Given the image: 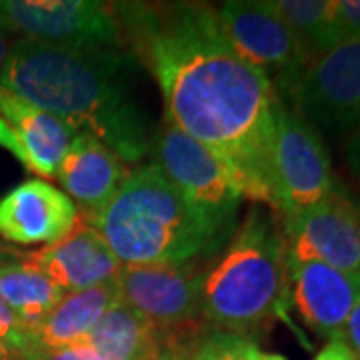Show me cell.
I'll return each instance as SVG.
<instances>
[{"mask_svg": "<svg viewBox=\"0 0 360 360\" xmlns=\"http://www.w3.org/2000/svg\"><path fill=\"white\" fill-rule=\"evenodd\" d=\"M155 158L156 167L202 219L220 234L231 229L240 193L206 146L167 122L156 139Z\"/></svg>", "mask_w": 360, "mask_h": 360, "instance_id": "9c48e42d", "label": "cell"}, {"mask_svg": "<svg viewBox=\"0 0 360 360\" xmlns=\"http://www.w3.org/2000/svg\"><path fill=\"white\" fill-rule=\"evenodd\" d=\"M116 302H120L116 281L66 292L46 314V319L40 322L39 328L30 335L32 356L37 352H49L86 342L90 330Z\"/></svg>", "mask_w": 360, "mask_h": 360, "instance_id": "e0dca14e", "label": "cell"}, {"mask_svg": "<svg viewBox=\"0 0 360 360\" xmlns=\"http://www.w3.org/2000/svg\"><path fill=\"white\" fill-rule=\"evenodd\" d=\"M86 345L104 360H158L167 352L162 333L122 302L104 312Z\"/></svg>", "mask_w": 360, "mask_h": 360, "instance_id": "ac0fdd59", "label": "cell"}, {"mask_svg": "<svg viewBox=\"0 0 360 360\" xmlns=\"http://www.w3.org/2000/svg\"><path fill=\"white\" fill-rule=\"evenodd\" d=\"M360 37V0H335L330 18V46Z\"/></svg>", "mask_w": 360, "mask_h": 360, "instance_id": "7402d4cb", "label": "cell"}, {"mask_svg": "<svg viewBox=\"0 0 360 360\" xmlns=\"http://www.w3.org/2000/svg\"><path fill=\"white\" fill-rule=\"evenodd\" d=\"M252 360H288V359H284L283 354H274V352H264V350H260V348L257 347V350H255V356H252Z\"/></svg>", "mask_w": 360, "mask_h": 360, "instance_id": "d6a6232c", "label": "cell"}, {"mask_svg": "<svg viewBox=\"0 0 360 360\" xmlns=\"http://www.w3.org/2000/svg\"><path fill=\"white\" fill-rule=\"evenodd\" d=\"M0 340L8 342L11 347L25 352L28 360L32 359V340L30 333L20 324L8 304L0 298Z\"/></svg>", "mask_w": 360, "mask_h": 360, "instance_id": "603a6c76", "label": "cell"}, {"mask_svg": "<svg viewBox=\"0 0 360 360\" xmlns=\"http://www.w3.org/2000/svg\"><path fill=\"white\" fill-rule=\"evenodd\" d=\"M65 295L58 284L25 262V258L0 266V298L30 335Z\"/></svg>", "mask_w": 360, "mask_h": 360, "instance_id": "d6986e66", "label": "cell"}, {"mask_svg": "<svg viewBox=\"0 0 360 360\" xmlns=\"http://www.w3.org/2000/svg\"><path fill=\"white\" fill-rule=\"evenodd\" d=\"M335 184L319 130L281 103L272 144V210L286 222L319 205Z\"/></svg>", "mask_w": 360, "mask_h": 360, "instance_id": "5b68a950", "label": "cell"}, {"mask_svg": "<svg viewBox=\"0 0 360 360\" xmlns=\"http://www.w3.org/2000/svg\"><path fill=\"white\" fill-rule=\"evenodd\" d=\"M0 28L26 40L70 49L118 51L122 44L112 6L96 0H0Z\"/></svg>", "mask_w": 360, "mask_h": 360, "instance_id": "ba28073f", "label": "cell"}, {"mask_svg": "<svg viewBox=\"0 0 360 360\" xmlns=\"http://www.w3.org/2000/svg\"><path fill=\"white\" fill-rule=\"evenodd\" d=\"M314 360H356V356L352 354V350L342 338H333L322 347Z\"/></svg>", "mask_w": 360, "mask_h": 360, "instance_id": "484cf974", "label": "cell"}, {"mask_svg": "<svg viewBox=\"0 0 360 360\" xmlns=\"http://www.w3.org/2000/svg\"><path fill=\"white\" fill-rule=\"evenodd\" d=\"M342 340L347 342L348 348L352 350V354L360 360V296L354 304V309L348 316L347 324H345V330H342Z\"/></svg>", "mask_w": 360, "mask_h": 360, "instance_id": "d4e9b609", "label": "cell"}, {"mask_svg": "<svg viewBox=\"0 0 360 360\" xmlns=\"http://www.w3.org/2000/svg\"><path fill=\"white\" fill-rule=\"evenodd\" d=\"M78 219L77 205L46 180H25L0 196V236L14 245H54L72 232Z\"/></svg>", "mask_w": 360, "mask_h": 360, "instance_id": "4fadbf2b", "label": "cell"}, {"mask_svg": "<svg viewBox=\"0 0 360 360\" xmlns=\"http://www.w3.org/2000/svg\"><path fill=\"white\" fill-rule=\"evenodd\" d=\"M22 258H25V255H18V252H14V250H8V248H0V266L13 264V262L22 260Z\"/></svg>", "mask_w": 360, "mask_h": 360, "instance_id": "f546056e", "label": "cell"}, {"mask_svg": "<svg viewBox=\"0 0 360 360\" xmlns=\"http://www.w3.org/2000/svg\"><path fill=\"white\" fill-rule=\"evenodd\" d=\"M0 146L6 148L11 155H14L20 162H22V150H20V144L16 141V136L13 134V130L8 129V124L4 120H0Z\"/></svg>", "mask_w": 360, "mask_h": 360, "instance_id": "4316f807", "label": "cell"}, {"mask_svg": "<svg viewBox=\"0 0 360 360\" xmlns=\"http://www.w3.org/2000/svg\"><path fill=\"white\" fill-rule=\"evenodd\" d=\"M8 51H11V42H8V32L4 28H0V68L4 65L6 56H8Z\"/></svg>", "mask_w": 360, "mask_h": 360, "instance_id": "4dcf8cb0", "label": "cell"}, {"mask_svg": "<svg viewBox=\"0 0 360 360\" xmlns=\"http://www.w3.org/2000/svg\"><path fill=\"white\" fill-rule=\"evenodd\" d=\"M205 270L194 264L124 266L116 286L120 302L150 321L165 336L200 333Z\"/></svg>", "mask_w": 360, "mask_h": 360, "instance_id": "52a82bcc", "label": "cell"}, {"mask_svg": "<svg viewBox=\"0 0 360 360\" xmlns=\"http://www.w3.org/2000/svg\"><path fill=\"white\" fill-rule=\"evenodd\" d=\"M347 158L348 165L352 168V172L360 179V129L352 134V139L348 142Z\"/></svg>", "mask_w": 360, "mask_h": 360, "instance_id": "83f0119b", "label": "cell"}, {"mask_svg": "<svg viewBox=\"0 0 360 360\" xmlns=\"http://www.w3.org/2000/svg\"><path fill=\"white\" fill-rule=\"evenodd\" d=\"M84 222L124 266L182 264L220 236L156 165L129 172L110 202Z\"/></svg>", "mask_w": 360, "mask_h": 360, "instance_id": "3957f363", "label": "cell"}, {"mask_svg": "<svg viewBox=\"0 0 360 360\" xmlns=\"http://www.w3.org/2000/svg\"><path fill=\"white\" fill-rule=\"evenodd\" d=\"M0 360H28L25 352L13 348L8 342L0 340Z\"/></svg>", "mask_w": 360, "mask_h": 360, "instance_id": "f1b7e54d", "label": "cell"}, {"mask_svg": "<svg viewBox=\"0 0 360 360\" xmlns=\"http://www.w3.org/2000/svg\"><path fill=\"white\" fill-rule=\"evenodd\" d=\"M288 255L276 220L250 210L224 255L205 274L202 319L214 330L246 336L284 312Z\"/></svg>", "mask_w": 360, "mask_h": 360, "instance_id": "277c9868", "label": "cell"}, {"mask_svg": "<svg viewBox=\"0 0 360 360\" xmlns=\"http://www.w3.org/2000/svg\"><path fill=\"white\" fill-rule=\"evenodd\" d=\"M359 296L360 272H345L314 260H288V298L300 321L322 338H342Z\"/></svg>", "mask_w": 360, "mask_h": 360, "instance_id": "7c38bea8", "label": "cell"}, {"mask_svg": "<svg viewBox=\"0 0 360 360\" xmlns=\"http://www.w3.org/2000/svg\"><path fill=\"white\" fill-rule=\"evenodd\" d=\"M129 68L118 51L20 39L0 68V86L94 134L122 162H139L148 150V122L124 84Z\"/></svg>", "mask_w": 360, "mask_h": 360, "instance_id": "7a4b0ae2", "label": "cell"}, {"mask_svg": "<svg viewBox=\"0 0 360 360\" xmlns=\"http://www.w3.org/2000/svg\"><path fill=\"white\" fill-rule=\"evenodd\" d=\"M272 6L292 30L310 60L328 52L335 0H272Z\"/></svg>", "mask_w": 360, "mask_h": 360, "instance_id": "ffe728a7", "label": "cell"}, {"mask_svg": "<svg viewBox=\"0 0 360 360\" xmlns=\"http://www.w3.org/2000/svg\"><path fill=\"white\" fill-rule=\"evenodd\" d=\"M217 13L232 49L269 78L281 101L292 98L312 60L272 2H224Z\"/></svg>", "mask_w": 360, "mask_h": 360, "instance_id": "8992f818", "label": "cell"}, {"mask_svg": "<svg viewBox=\"0 0 360 360\" xmlns=\"http://www.w3.org/2000/svg\"><path fill=\"white\" fill-rule=\"evenodd\" d=\"M122 158L86 130H78L70 142L56 179L66 196L82 206L84 217L98 212L110 202L127 176Z\"/></svg>", "mask_w": 360, "mask_h": 360, "instance_id": "9a60e30c", "label": "cell"}, {"mask_svg": "<svg viewBox=\"0 0 360 360\" xmlns=\"http://www.w3.org/2000/svg\"><path fill=\"white\" fill-rule=\"evenodd\" d=\"M295 110L319 134L360 129V37L314 58L292 94Z\"/></svg>", "mask_w": 360, "mask_h": 360, "instance_id": "30bf717a", "label": "cell"}, {"mask_svg": "<svg viewBox=\"0 0 360 360\" xmlns=\"http://www.w3.org/2000/svg\"><path fill=\"white\" fill-rule=\"evenodd\" d=\"M167 104V122L229 170L240 196L274 206L272 144L281 96L232 49L219 13L200 2L112 4Z\"/></svg>", "mask_w": 360, "mask_h": 360, "instance_id": "6da1fadb", "label": "cell"}, {"mask_svg": "<svg viewBox=\"0 0 360 360\" xmlns=\"http://www.w3.org/2000/svg\"><path fill=\"white\" fill-rule=\"evenodd\" d=\"M0 120L8 124L22 150L26 170L44 179L56 176L77 130L63 118L42 110L0 86Z\"/></svg>", "mask_w": 360, "mask_h": 360, "instance_id": "2e32d148", "label": "cell"}, {"mask_svg": "<svg viewBox=\"0 0 360 360\" xmlns=\"http://www.w3.org/2000/svg\"><path fill=\"white\" fill-rule=\"evenodd\" d=\"M257 345L243 335L208 328L188 350V360H252Z\"/></svg>", "mask_w": 360, "mask_h": 360, "instance_id": "44dd1931", "label": "cell"}, {"mask_svg": "<svg viewBox=\"0 0 360 360\" xmlns=\"http://www.w3.org/2000/svg\"><path fill=\"white\" fill-rule=\"evenodd\" d=\"M283 236L292 262L360 272V205L338 182L319 205L283 222Z\"/></svg>", "mask_w": 360, "mask_h": 360, "instance_id": "8fae6325", "label": "cell"}, {"mask_svg": "<svg viewBox=\"0 0 360 360\" xmlns=\"http://www.w3.org/2000/svg\"><path fill=\"white\" fill-rule=\"evenodd\" d=\"M188 350L191 348H182V350H167L158 360H188Z\"/></svg>", "mask_w": 360, "mask_h": 360, "instance_id": "1f68e13d", "label": "cell"}, {"mask_svg": "<svg viewBox=\"0 0 360 360\" xmlns=\"http://www.w3.org/2000/svg\"><path fill=\"white\" fill-rule=\"evenodd\" d=\"M25 262L44 272L65 292L116 281L124 269L103 236L80 219L68 236L42 250L25 255Z\"/></svg>", "mask_w": 360, "mask_h": 360, "instance_id": "5bb4252c", "label": "cell"}, {"mask_svg": "<svg viewBox=\"0 0 360 360\" xmlns=\"http://www.w3.org/2000/svg\"><path fill=\"white\" fill-rule=\"evenodd\" d=\"M30 360H104L98 356L92 348L82 342V345H72V347L58 348V350H49V352H37Z\"/></svg>", "mask_w": 360, "mask_h": 360, "instance_id": "cb8c5ba5", "label": "cell"}]
</instances>
